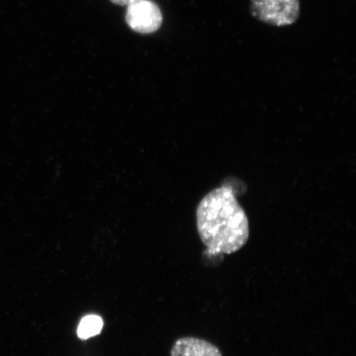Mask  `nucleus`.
Wrapping results in <instances>:
<instances>
[{
    "label": "nucleus",
    "mask_w": 356,
    "mask_h": 356,
    "mask_svg": "<svg viewBox=\"0 0 356 356\" xmlns=\"http://www.w3.org/2000/svg\"><path fill=\"white\" fill-rule=\"evenodd\" d=\"M126 22L135 32L150 34L161 28L163 15L157 4L151 0H134L127 6Z\"/></svg>",
    "instance_id": "nucleus-3"
},
{
    "label": "nucleus",
    "mask_w": 356,
    "mask_h": 356,
    "mask_svg": "<svg viewBox=\"0 0 356 356\" xmlns=\"http://www.w3.org/2000/svg\"><path fill=\"white\" fill-rule=\"evenodd\" d=\"M236 191L222 185L209 193L198 204L197 225L200 240L211 257L233 254L249 238V222Z\"/></svg>",
    "instance_id": "nucleus-1"
},
{
    "label": "nucleus",
    "mask_w": 356,
    "mask_h": 356,
    "mask_svg": "<svg viewBox=\"0 0 356 356\" xmlns=\"http://www.w3.org/2000/svg\"><path fill=\"white\" fill-rule=\"evenodd\" d=\"M250 13L256 20L280 28L299 19L300 3V0H250Z\"/></svg>",
    "instance_id": "nucleus-2"
},
{
    "label": "nucleus",
    "mask_w": 356,
    "mask_h": 356,
    "mask_svg": "<svg viewBox=\"0 0 356 356\" xmlns=\"http://www.w3.org/2000/svg\"><path fill=\"white\" fill-rule=\"evenodd\" d=\"M104 327V321L97 315H88L83 318L79 325L78 336L86 340L99 334Z\"/></svg>",
    "instance_id": "nucleus-5"
},
{
    "label": "nucleus",
    "mask_w": 356,
    "mask_h": 356,
    "mask_svg": "<svg viewBox=\"0 0 356 356\" xmlns=\"http://www.w3.org/2000/svg\"><path fill=\"white\" fill-rule=\"evenodd\" d=\"M133 1L134 0H111V3L120 6H127Z\"/></svg>",
    "instance_id": "nucleus-6"
},
{
    "label": "nucleus",
    "mask_w": 356,
    "mask_h": 356,
    "mask_svg": "<svg viewBox=\"0 0 356 356\" xmlns=\"http://www.w3.org/2000/svg\"><path fill=\"white\" fill-rule=\"evenodd\" d=\"M171 356H222L217 346L197 337H182L175 341Z\"/></svg>",
    "instance_id": "nucleus-4"
}]
</instances>
